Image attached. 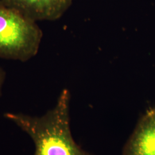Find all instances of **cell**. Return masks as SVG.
I'll return each mask as SVG.
<instances>
[{
    "label": "cell",
    "instance_id": "2",
    "mask_svg": "<svg viewBox=\"0 0 155 155\" xmlns=\"http://www.w3.org/2000/svg\"><path fill=\"white\" fill-rule=\"evenodd\" d=\"M43 36L36 22L0 4V58L29 61L38 53Z\"/></svg>",
    "mask_w": 155,
    "mask_h": 155
},
{
    "label": "cell",
    "instance_id": "5",
    "mask_svg": "<svg viewBox=\"0 0 155 155\" xmlns=\"http://www.w3.org/2000/svg\"><path fill=\"white\" fill-rule=\"evenodd\" d=\"M6 73L2 67L0 66V97L2 95V88L5 81Z\"/></svg>",
    "mask_w": 155,
    "mask_h": 155
},
{
    "label": "cell",
    "instance_id": "1",
    "mask_svg": "<svg viewBox=\"0 0 155 155\" xmlns=\"http://www.w3.org/2000/svg\"><path fill=\"white\" fill-rule=\"evenodd\" d=\"M71 95L63 89L55 106L41 116L20 113H6L4 117L31 138L33 155H91L73 139L70 127Z\"/></svg>",
    "mask_w": 155,
    "mask_h": 155
},
{
    "label": "cell",
    "instance_id": "4",
    "mask_svg": "<svg viewBox=\"0 0 155 155\" xmlns=\"http://www.w3.org/2000/svg\"><path fill=\"white\" fill-rule=\"evenodd\" d=\"M122 155H155V106L140 118Z\"/></svg>",
    "mask_w": 155,
    "mask_h": 155
},
{
    "label": "cell",
    "instance_id": "3",
    "mask_svg": "<svg viewBox=\"0 0 155 155\" xmlns=\"http://www.w3.org/2000/svg\"><path fill=\"white\" fill-rule=\"evenodd\" d=\"M73 0H0V4L12 9L35 22L56 21L67 11Z\"/></svg>",
    "mask_w": 155,
    "mask_h": 155
}]
</instances>
